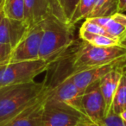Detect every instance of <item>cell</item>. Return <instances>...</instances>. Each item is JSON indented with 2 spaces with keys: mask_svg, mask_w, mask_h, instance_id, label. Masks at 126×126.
Masks as SVG:
<instances>
[{
  "mask_svg": "<svg viewBox=\"0 0 126 126\" xmlns=\"http://www.w3.org/2000/svg\"><path fill=\"white\" fill-rule=\"evenodd\" d=\"M124 67H118L106 74L99 80V86L105 104V117L111 112L112 103L117 86L120 82Z\"/></svg>",
  "mask_w": 126,
  "mask_h": 126,
  "instance_id": "cell-12",
  "label": "cell"
},
{
  "mask_svg": "<svg viewBox=\"0 0 126 126\" xmlns=\"http://www.w3.org/2000/svg\"><path fill=\"white\" fill-rule=\"evenodd\" d=\"M11 50H12V47L11 46L0 44V65L9 62Z\"/></svg>",
  "mask_w": 126,
  "mask_h": 126,
  "instance_id": "cell-23",
  "label": "cell"
},
{
  "mask_svg": "<svg viewBox=\"0 0 126 126\" xmlns=\"http://www.w3.org/2000/svg\"><path fill=\"white\" fill-rule=\"evenodd\" d=\"M105 29L109 35L119 40L126 32V16L121 12H116L109 16Z\"/></svg>",
  "mask_w": 126,
  "mask_h": 126,
  "instance_id": "cell-13",
  "label": "cell"
},
{
  "mask_svg": "<svg viewBox=\"0 0 126 126\" xmlns=\"http://www.w3.org/2000/svg\"><path fill=\"white\" fill-rule=\"evenodd\" d=\"M3 11L6 17L23 20L24 0H4Z\"/></svg>",
  "mask_w": 126,
  "mask_h": 126,
  "instance_id": "cell-18",
  "label": "cell"
},
{
  "mask_svg": "<svg viewBox=\"0 0 126 126\" xmlns=\"http://www.w3.org/2000/svg\"><path fill=\"white\" fill-rule=\"evenodd\" d=\"M47 86L44 79L42 82L34 80L0 87V124L13 118L31 105Z\"/></svg>",
  "mask_w": 126,
  "mask_h": 126,
  "instance_id": "cell-1",
  "label": "cell"
},
{
  "mask_svg": "<svg viewBox=\"0 0 126 126\" xmlns=\"http://www.w3.org/2000/svg\"><path fill=\"white\" fill-rule=\"evenodd\" d=\"M125 69H126V68H125Z\"/></svg>",
  "mask_w": 126,
  "mask_h": 126,
  "instance_id": "cell-30",
  "label": "cell"
},
{
  "mask_svg": "<svg viewBox=\"0 0 126 126\" xmlns=\"http://www.w3.org/2000/svg\"><path fill=\"white\" fill-rule=\"evenodd\" d=\"M79 1V0H61L64 13H65L66 18H67V21L68 22V23Z\"/></svg>",
  "mask_w": 126,
  "mask_h": 126,
  "instance_id": "cell-22",
  "label": "cell"
},
{
  "mask_svg": "<svg viewBox=\"0 0 126 126\" xmlns=\"http://www.w3.org/2000/svg\"><path fill=\"white\" fill-rule=\"evenodd\" d=\"M47 2L50 5L53 16L61 21L64 22V23H68V22L67 21V18H66L65 13H64L61 0H47Z\"/></svg>",
  "mask_w": 126,
  "mask_h": 126,
  "instance_id": "cell-20",
  "label": "cell"
},
{
  "mask_svg": "<svg viewBox=\"0 0 126 126\" xmlns=\"http://www.w3.org/2000/svg\"><path fill=\"white\" fill-rule=\"evenodd\" d=\"M42 37L39 59L52 63L65 52L75 41L74 25L64 23L50 16L42 23Z\"/></svg>",
  "mask_w": 126,
  "mask_h": 126,
  "instance_id": "cell-2",
  "label": "cell"
},
{
  "mask_svg": "<svg viewBox=\"0 0 126 126\" xmlns=\"http://www.w3.org/2000/svg\"><path fill=\"white\" fill-rule=\"evenodd\" d=\"M79 38L97 47H110L119 44V40L117 38H114L109 35L91 34L80 30H79Z\"/></svg>",
  "mask_w": 126,
  "mask_h": 126,
  "instance_id": "cell-15",
  "label": "cell"
},
{
  "mask_svg": "<svg viewBox=\"0 0 126 126\" xmlns=\"http://www.w3.org/2000/svg\"><path fill=\"white\" fill-rule=\"evenodd\" d=\"M119 45L126 47V32L119 38Z\"/></svg>",
  "mask_w": 126,
  "mask_h": 126,
  "instance_id": "cell-26",
  "label": "cell"
},
{
  "mask_svg": "<svg viewBox=\"0 0 126 126\" xmlns=\"http://www.w3.org/2000/svg\"><path fill=\"white\" fill-rule=\"evenodd\" d=\"M80 31H86L91 34H96V35H109L108 33L106 32L105 29L104 27L98 25L93 21L92 18H87L86 21L82 23L80 29ZM110 36V35H109Z\"/></svg>",
  "mask_w": 126,
  "mask_h": 126,
  "instance_id": "cell-19",
  "label": "cell"
},
{
  "mask_svg": "<svg viewBox=\"0 0 126 126\" xmlns=\"http://www.w3.org/2000/svg\"><path fill=\"white\" fill-rule=\"evenodd\" d=\"M75 126H99V125L91 120H86V121H83V122L79 123V124H78L77 125H75Z\"/></svg>",
  "mask_w": 126,
  "mask_h": 126,
  "instance_id": "cell-25",
  "label": "cell"
},
{
  "mask_svg": "<svg viewBox=\"0 0 126 126\" xmlns=\"http://www.w3.org/2000/svg\"><path fill=\"white\" fill-rule=\"evenodd\" d=\"M94 8V0H79L72 15L69 23L75 25L82 19H87L91 16Z\"/></svg>",
  "mask_w": 126,
  "mask_h": 126,
  "instance_id": "cell-17",
  "label": "cell"
},
{
  "mask_svg": "<svg viewBox=\"0 0 126 126\" xmlns=\"http://www.w3.org/2000/svg\"><path fill=\"white\" fill-rule=\"evenodd\" d=\"M118 0H94V8L91 17H105L110 16L117 11Z\"/></svg>",
  "mask_w": 126,
  "mask_h": 126,
  "instance_id": "cell-14",
  "label": "cell"
},
{
  "mask_svg": "<svg viewBox=\"0 0 126 126\" xmlns=\"http://www.w3.org/2000/svg\"><path fill=\"white\" fill-rule=\"evenodd\" d=\"M119 115H120V117H122V119H123V120H124V122L126 123V109L124 110V111H122V112H121V113L119 114Z\"/></svg>",
  "mask_w": 126,
  "mask_h": 126,
  "instance_id": "cell-27",
  "label": "cell"
},
{
  "mask_svg": "<svg viewBox=\"0 0 126 126\" xmlns=\"http://www.w3.org/2000/svg\"><path fill=\"white\" fill-rule=\"evenodd\" d=\"M50 63L43 60L8 62L0 65V87L34 81L48 69Z\"/></svg>",
  "mask_w": 126,
  "mask_h": 126,
  "instance_id": "cell-3",
  "label": "cell"
},
{
  "mask_svg": "<svg viewBox=\"0 0 126 126\" xmlns=\"http://www.w3.org/2000/svg\"><path fill=\"white\" fill-rule=\"evenodd\" d=\"M126 67V58L108 63L105 65L74 73L67 78H69L76 85V86L84 93L86 88L89 87L91 85L94 84L95 82L99 81L109 72L118 67Z\"/></svg>",
  "mask_w": 126,
  "mask_h": 126,
  "instance_id": "cell-8",
  "label": "cell"
},
{
  "mask_svg": "<svg viewBox=\"0 0 126 126\" xmlns=\"http://www.w3.org/2000/svg\"><path fill=\"white\" fill-rule=\"evenodd\" d=\"M99 126H126V123L122 119L119 114L110 112V114L105 117L100 124Z\"/></svg>",
  "mask_w": 126,
  "mask_h": 126,
  "instance_id": "cell-21",
  "label": "cell"
},
{
  "mask_svg": "<svg viewBox=\"0 0 126 126\" xmlns=\"http://www.w3.org/2000/svg\"><path fill=\"white\" fill-rule=\"evenodd\" d=\"M86 120L90 119L84 113L70 105L50 98L49 93L42 112L43 126H75Z\"/></svg>",
  "mask_w": 126,
  "mask_h": 126,
  "instance_id": "cell-4",
  "label": "cell"
},
{
  "mask_svg": "<svg viewBox=\"0 0 126 126\" xmlns=\"http://www.w3.org/2000/svg\"><path fill=\"white\" fill-rule=\"evenodd\" d=\"M4 11H3V10H1L0 11V23H1V22H2V20L4 19Z\"/></svg>",
  "mask_w": 126,
  "mask_h": 126,
  "instance_id": "cell-28",
  "label": "cell"
},
{
  "mask_svg": "<svg viewBox=\"0 0 126 126\" xmlns=\"http://www.w3.org/2000/svg\"><path fill=\"white\" fill-rule=\"evenodd\" d=\"M50 16H53L47 0H24L23 21L29 30L37 25Z\"/></svg>",
  "mask_w": 126,
  "mask_h": 126,
  "instance_id": "cell-11",
  "label": "cell"
},
{
  "mask_svg": "<svg viewBox=\"0 0 126 126\" xmlns=\"http://www.w3.org/2000/svg\"><path fill=\"white\" fill-rule=\"evenodd\" d=\"M3 5H4V0H0V11L3 10Z\"/></svg>",
  "mask_w": 126,
  "mask_h": 126,
  "instance_id": "cell-29",
  "label": "cell"
},
{
  "mask_svg": "<svg viewBox=\"0 0 126 126\" xmlns=\"http://www.w3.org/2000/svg\"><path fill=\"white\" fill-rule=\"evenodd\" d=\"M126 109V69H124L112 103L111 112L120 114Z\"/></svg>",
  "mask_w": 126,
  "mask_h": 126,
  "instance_id": "cell-16",
  "label": "cell"
},
{
  "mask_svg": "<svg viewBox=\"0 0 126 126\" xmlns=\"http://www.w3.org/2000/svg\"><path fill=\"white\" fill-rule=\"evenodd\" d=\"M29 28L23 20H16L4 16L0 23V44L14 47L25 35Z\"/></svg>",
  "mask_w": 126,
  "mask_h": 126,
  "instance_id": "cell-10",
  "label": "cell"
},
{
  "mask_svg": "<svg viewBox=\"0 0 126 126\" xmlns=\"http://www.w3.org/2000/svg\"><path fill=\"white\" fill-rule=\"evenodd\" d=\"M50 98L70 105L82 112L81 98L83 92L79 90L69 78H66L54 86H50Z\"/></svg>",
  "mask_w": 126,
  "mask_h": 126,
  "instance_id": "cell-9",
  "label": "cell"
},
{
  "mask_svg": "<svg viewBox=\"0 0 126 126\" xmlns=\"http://www.w3.org/2000/svg\"><path fill=\"white\" fill-rule=\"evenodd\" d=\"M42 37V28L41 24L30 29L16 47L12 48L9 62L38 60Z\"/></svg>",
  "mask_w": 126,
  "mask_h": 126,
  "instance_id": "cell-5",
  "label": "cell"
},
{
  "mask_svg": "<svg viewBox=\"0 0 126 126\" xmlns=\"http://www.w3.org/2000/svg\"><path fill=\"white\" fill-rule=\"evenodd\" d=\"M82 112L93 122L100 124L105 117V104L99 86V81L86 89L81 98Z\"/></svg>",
  "mask_w": 126,
  "mask_h": 126,
  "instance_id": "cell-7",
  "label": "cell"
},
{
  "mask_svg": "<svg viewBox=\"0 0 126 126\" xmlns=\"http://www.w3.org/2000/svg\"><path fill=\"white\" fill-rule=\"evenodd\" d=\"M118 12H124L126 11V0H118V7H117Z\"/></svg>",
  "mask_w": 126,
  "mask_h": 126,
  "instance_id": "cell-24",
  "label": "cell"
},
{
  "mask_svg": "<svg viewBox=\"0 0 126 126\" xmlns=\"http://www.w3.org/2000/svg\"><path fill=\"white\" fill-rule=\"evenodd\" d=\"M50 86L47 85V88L31 105L26 107L13 118L0 124V126H43L42 112L44 104L50 93Z\"/></svg>",
  "mask_w": 126,
  "mask_h": 126,
  "instance_id": "cell-6",
  "label": "cell"
}]
</instances>
